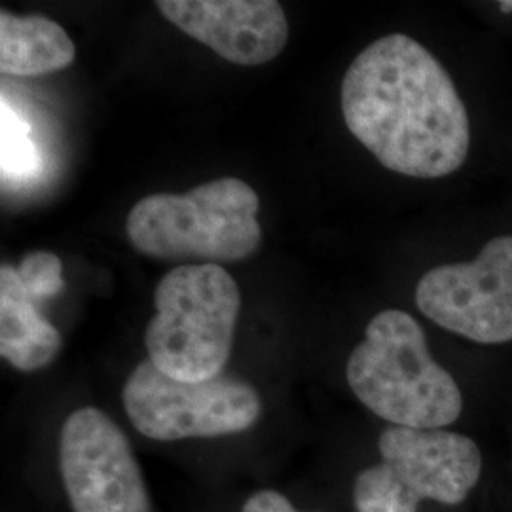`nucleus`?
Wrapping results in <instances>:
<instances>
[{
    "instance_id": "nucleus-1",
    "label": "nucleus",
    "mask_w": 512,
    "mask_h": 512,
    "mask_svg": "<svg viewBox=\"0 0 512 512\" xmlns=\"http://www.w3.org/2000/svg\"><path fill=\"white\" fill-rule=\"evenodd\" d=\"M342 114L351 135L395 173L440 179L467 160L471 126L456 84L406 35L378 38L353 59Z\"/></svg>"
},
{
    "instance_id": "nucleus-2",
    "label": "nucleus",
    "mask_w": 512,
    "mask_h": 512,
    "mask_svg": "<svg viewBox=\"0 0 512 512\" xmlns=\"http://www.w3.org/2000/svg\"><path fill=\"white\" fill-rule=\"evenodd\" d=\"M346 378L370 412L399 427L442 429L463 408L456 380L433 359L420 323L406 311H380L368 323Z\"/></svg>"
},
{
    "instance_id": "nucleus-3",
    "label": "nucleus",
    "mask_w": 512,
    "mask_h": 512,
    "mask_svg": "<svg viewBox=\"0 0 512 512\" xmlns=\"http://www.w3.org/2000/svg\"><path fill=\"white\" fill-rule=\"evenodd\" d=\"M260 200L236 177L200 184L186 194L160 192L129 211V243L158 260H200L202 264L238 262L255 255L262 243L256 220Z\"/></svg>"
},
{
    "instance_id": "nucleus-4",
    "label": "nucleus",
    "mask_w": 512,
    "mask_h": 512,
    "mask_svg": "<svg viewBox=\"0 0 512 512\" xmlns=\"http://www.w3.org/2000/svg\"><path fill=\"white\" fill-rule=\"evenodd\" d=\"M154 306L145 330L148 359L184 382L220 376L241 308L236 279L220 264H184L158 281Z\"/></svg>"
},
{
    "instance_id": "nucleus-5",
    "label": "nucleus",
    "mask_w": 512,
    "mask_h": 512,
    "mask_svg": "<svg viewBox=\"0 0 512 512\" xmlns=\"http://www.w3.org/2000/svg\"><path fill=\"white\" fill-rule=\"evenodd\" d=\"M124 408L141 435L167 442L241 433L255 425L262 403L255 387L241 380L184 382L147 359L129 374Z\"/></svg>"
},
{
    "instance_id": "nucleus-6",
    "label": "nucleus",
    "mask_w": 512,
    "mask_h": 512,
    "mask_svg": "<svg viewBox=\"0 0 512 512\" xmlns=\"http://www.w3.org/2000/svg\"><path fill=\"white\" fill-rule=\"evenodd\" d=\"M416 306L467 340L512 342V236L490 239L471 262L429 270L418 281Z\"/></svg>"
},
{
    "instance_id": "nucleus-7",
    "label": "nucleus",
    "mask_w": 512,
    "mask_h": 512,
    "mask_svg": "<svg viewBox=\"0 0 512 512\" xmlns=\"http://www.w3.org/2000/svg\"><path fill=\"white\" fill-rule=\"evenodd\" d=\"M59 463L74 512H150L128 437L105 412L74 410L61 429Z\"/></svg>"
},
{
    "instance_id": "nucleus-8",
    "label": "nucleus",
    "mask_w": 512,
    "mask_h": 512,
    "mask_svg": "<svg viewBox=\"0 0 512 512\" xmlns=\"http://www.w3.org/2000/svg\"><path fill=\"white\" fill-rule=\"evenodd\" d=\"M160 14L222 59L256 67L283 52L289 23L275 0H160Z\"/></svg>"
},
{
    "instance_id": "nucleus-9",
    "label": "nucleus",
    "mask_w": 512,
    "mask_h": 512,
    "mask_svg": "<svg viewBox=\"0 0 512 512\" xmlns=\"http://www.w3.org/2000/svg\"><path fill=\"white\" fill-rule=\"evenodd\" d=\"M380 454L404 488L418 501L459 505L482 475L476 442L444 429H410L393 425L380 437Z\"/></svg>"
},
{
    "instance_id": "nucleus-10",
    "label": "nucleus",
    "mask_w": 512,
    "mask_h": 512,
    "mask_svg": "<svg viewBox=\"0 0 512 512\" xmlns=\"http://www.w3.org/2000/svg\"><path fill=\"white\" fill-rule=\"evenodd\" d=\"M61 348V334L37 310L21 285L18 268H0V355L23 372L50 365Z\"/></svg>"
},
{
    "instance_id": "nucleus-11",
    "label": "nucleus",
    "mask_w": 512,
    "mask_h": 512,
    "mask_svg": "<svg viewBox=\"0 0 512 512\" xmlns=\"http://www.w3.org/2000/svg\"><path fill=\"white\" fill-rule=\"evenodd\" d=\"M76 48L65 29L42 16L0 12V71L10 76H44L73 65Z\"/></svg>"
},
{
    "instance_id": "nucleus-12",
    "label": "nucleus",
    "mask_w": 512,
    "mask_h": 512,
    "mask_svg": "<svg viewBox=\"0 0 512 512\" xmlns=\"http://www.w3.org/2000/svg\"><path fill=\"white\" fill-rule=\"evenodd\" d=\"M353 501L357 512H418L420 501L385 465L368 467L355 480Z\"/></svg>"
},
{
    "instance_id": "nucleus-13",
    "label": "nucleus",
    "mask_w": 512,
    "mask_h": 512,
    "mask_svg": "<svg viewBox=\"0 0 512 512\" xmlns=\"http://www.w3.org/2000/svg\"><path fill=\"white\" fill-rule=\"evenodd\" d=\"M40 156L29 128L18 114L2 101V173L10 179L37 175Z\"/></svg>"
},
{
    "instance_id": "nucleus-14",
    "label": "nucleus",
    "mask_w": 512,
    "mask_h": 512,
    "mask_svg": "<svg viewBox=\"0 0 512 512\" xmlns=\"http://www.w3.org/2000/svg\"><path fill=\"white\" fill-rule=\"evenodd\" d=\"M18 274L23 289L35 302L55 296L65 287L63 264L54 253L35 251L23 256Z\"/></svg>"
},
{
    "instance_id": "nucleus-15",
    "label": "nucleus",
    "mask_w": 512,
    "mask_h": 512,
    "mask_svg": "<svg viewBox=\"0 0 512 512\" xmlns=\"http://www.w3.org/2000/svg\"><path fill=\"white\" fill-rule=\"evenodd\" d=\"M243 512H298L285 495L272 490H264L251 495L243 505Z\"/></svg>"
},
{
    "instance_id": "nucleus-16",
    "label": "nucleus",
    "mask_w": 512,
    "mask_h": 512,
    "mask_svg": "<svg viewBox=\"0 0 512 512\" xmlns=\"http://www.w3.org/2000/svg\"><path fill=\"white\" fill-rule=\"evenodd\" d=\"M499 10L505 12V14L512 12V0H501V2H499Z\"/></svg>"
}]
</instances>
